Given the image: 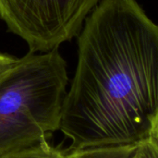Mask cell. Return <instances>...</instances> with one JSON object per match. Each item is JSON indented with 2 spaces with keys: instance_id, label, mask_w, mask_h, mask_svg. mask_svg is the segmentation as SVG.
<instances>
[{
  "instance_id": "cell-1",
  "label": "cell",
  "mask_w": 158,
  "mask_h": 158,
  "mask_svg": "<svg viewBox=\"0 0 158 158\" xmlns=\"http://www.w3.org/2000/svg\"><path fill=\"white\" fill-rule=\"evenodd\" d=\"M59 131L70 150L139 145L158 112V25L136 0H100L78 35Z\"/></svg>"
},
{
  "instance_id": "cell-2",
  "label": "cell",
  "mask_w": 158,
  "mask_h": 158,
  "mask_svg": "<svg viewBox=\"0 0 158 158\" xmlns=\"http://www.w3.org/2000/svg\"><path fill=\"white\" fill-rule=\"evenodd\" d=\"M68 82L58 49L29 52L0 74V156L47 143L59 130Z\"/></svg>"
},
{
  "instance_id": "cell-3",
  "label": "cell",
  "mask_w": 158,
  "mask_h": 158,
  "mask_svg": "<svg viewBox=\"0 0 158 158\" xmlns=\"http://www.w3.org/2000/svg\"><path fill=\"white\" fill-rule=\"evenodd\" d=\"M100 0H0L7 30L26 42L31 53L58 49L78 36Z\"/></svg>"
},
{
  "instance_id": "cell-4",
  "label": "cell",
  "mask_w": 158,
  "mask_h": 158,
  "mask_svg": "<svg viewBox=\"0 0 158 158\" xmlns=\"http://www.w3.org/2000/svg\"><path fill=\"white\" fill-rule=\"evenodd\" d=\"M140 145V144H139ZM139 145L97 147L71 150L67 158H132L138 152Z\"/></svg>"
},
{
  "instance_id": "cell-5",
  "label": "cell",
  "mask_w": 158,
  "mask_h": 158,
  "mask_svg": "<svg viewBox=\"0 0 158 158\" xmlns=\"http://www.w3.org/2000/svg\"><path fill=\"white\" fill-rule=\"evenodd\" d=\"M0 158H67L66 154L51 146L48 142L23 150L1 155Z\"/></svg>"
},
{
  "instance_id": "cell-6",
  "label": "cell",
  "mask_w": 158,
  "mask_h": 158,
  "mask_svg": "<svg viewBox=\"0 0 158 158\" xmlns=\"http://www.w3.org/2000/svg\"><path fill=\"white\" fill-rule=\"evenodd\" d=\"M140 158H158V145L149 139L139 145Z\"/></svg>"
},
{
  "instance_id": "cell-7",
  "label": "cell",
  "mask_w": 158,
  "mask_h": 158,
  "mask_svg": "<svg viewBox=\"0 0 158 158\" xmlns=\"http://www.w3.org/2000/svg\"><path fill=\"white\" fill-rule=\"evenodd\" d=\"M16 60L17 58L12 56L0 53V74L8 69L16 62Z\"/></svg>"
},
{
  "instance_id": "cell-8",
  "label": "cell",
  "mask_w": 158,
  "mask_h": 158,
  "mask_svg": "<svg viewBox=\"0 0 158 158\" xmlns=\"http://www.w3.org/2000/svg\"><path fill=\"white\" fill-rule=\"evenodd\" d=\"M150 139H152L158 145V112L156 117V118H155L154 124H153V128H152V132H151Z\"/></svg>"
},
{
  "instance_id": "cell-9",
  "label": "cell",
  "mask_w": 158,
  "mask_h": 158,
  "mask_svg": "<svg viewBox=\"0 0 158 158\" xmlns=\"http://www.w3.org/2000/svg\"><path fill=\"white\" fill-rule=\"evenodd\" d=\"M132 158H140V156H139V150H138V152H137V154L133 156Z\"/></svg>"
}]
</instances>
